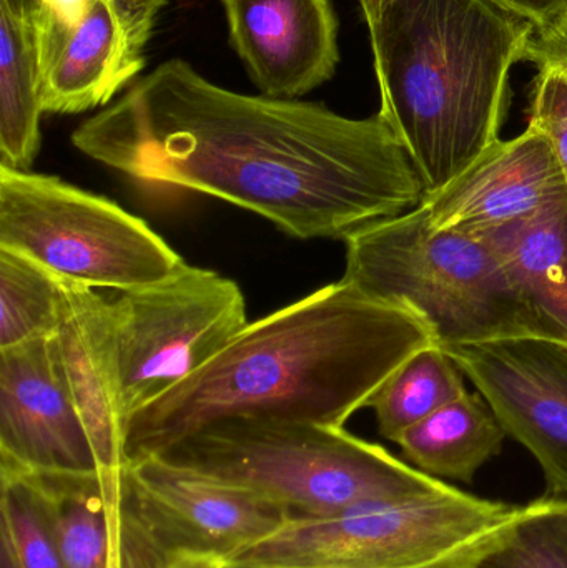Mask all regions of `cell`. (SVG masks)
<instances>
[{
  "label": "cell",
  "mask_w": 567,
  "mask_h": 568,
  "mask_svg": "<svg viewBox=\"0 0 567 568\" xmlns=\"http://www.w3.org/2000/svg\"><path fill=\"white\" fill-rule=\"evenodd\" d=\"M443 349L488 400L506 434L538 460L548 494L567 497V343L519 337Z\"/></svg>",
  "instance_id": "obj_10"
},
{
  "label": "cell",
  "mask_w": 567,
  "mask_h": 568,
  "mask_svg": "<svg viewBox=\"0 0 567 568\" xmlns=\"http://www.w3.org/2000/svg\"><path fill=\"white\" fill-rule=\"evenodd\" d=\"M566 190L551 142L528 125L522 135L499 140L422 205L435 229L486 233L528 219Z\"/></svg>",
  "instance_id": "obj_14"
},
{
  "label": "cell",
  "mask_w": 567,
  "mask_h": 568,
  "mask_svg": "<svg viewBox=\"0 0 567 568\" xmlns=\"http://www.w3.org/2000/svg\"><path fill=\"white\" fill-rule=\"evenodd\" d=\"M345 245L343 282L418 314L438 346L553 339L486 233L435 229L418 205Z\"/></svg>",
  "instance_id": "obj_5"
},
{
  "label": "cell",
  "mask_w": 567,
  "mask_h": 568,
  "mask_svg": "<svg viewBox=\"0 0 567 568\" xmlns=\"http://www.w3.org/2000/svg\"><path fill=\"white\" fill-rule=\"evenodd\" d=\"M495 2L531 20L536 30L548 29L567 17V0H495Z\"/></svg>",
  "instance_id": "obj_27"
},
{
  "label": "cell",
  "mask_w": 567,
  "mask_h": 568,
  "mask_svg": "<svg viewBox=\"0 0 567 568\" xmlns=\"http://www.w3.org/2000/svg\"><path fill=\"white\" fill-rule=\"evenodd\" d=\"M536 67H551L567 77V17L548 29L536 30L526 52Z\"/></svg>",
  "instance_id": "obj_26"
},
{
  "label": "cell",
  "mask_w": 567,
  "mask_h": 568,
  "mask_svg": "<svg viewBox=\"0 0 567 568\" xmlns=\"http://www.w3.org/2000/svg\"><path fill=\"white\" fill-rule=\"evenodd\" d=\"M169 0H90L69 23L39 0L33 7L43 113L110 105L145 67V47Z\"/></svg>",
  "instance_id": "obj_9"
},
{
  "label": "cell",
  "mask_w": 567,
  "mask_h": 568,
  "mask_svg": "<svg viewBox=\"0 0 567 568\" xmlns=\"http://www.w3.org/2000/svg\"><path fill=\"white\" fill-rule=\"evenodd\" d=\"M486 235L553 339L567 343V190L528 219Z\"/></svg>",
  "instance_id": "obj_17"
},
{
  "label": "cell",
  "mask_w": 567,
  "mask_h": 568,
  "mask_svg": "<svg viewBox=\"0 0 567 568\" xmlns=\"http://www.w3.org/2000/svg\"><path fill=\"white\" fill-rule=\"evenodd\" d=\"M52 341L100 469H125L126 414L120 389L112 301L95 290L62 280L60 320Z\"/></svg>",
  "instance_id": "obj_15"
},
{
  "label": "cell",
  "mask_w": 567,
  "mask_h": 568,
  "mask_svg": "<svg viewBox=\"0 0 567 568\" xmlns=\"http://www.w3.org/2000/svg\"><path fill=\"white\" fill-rule=\"evenodd\" d=\"M512 506L462 493L292 519L229 557L246 568H426L499 523Z\"/></svg>",
  "instance_id": "obj_7"
},
{
  "label": "cell",
  "mask_w": 567,
  "mask_h": 568,
  "mask_svg": "<svg viewBox=\"0 0 567 568\" xmlns=\"http://www.w3.org/2000/svg\"><path fill=\"white\" fill-rule=\"evenodd\" d=\"M426 568H567V497L513 507L496 526Z\"/></svg>",
  "instance_id": "obj_20"
},
{
  "label": "cell",
  "mask_w": 567,
  "mask_h": 568,
  "mask_svg": "<svg viewBox=\"0 0 567 568\" xmlns=\"http://www.w3.org/2000/svg\"><path fill=\"white\" fill-rule=\"evenodd\" d=\"M79 152L132 182L229 202L298 240L345 243L422 205L425 186L379 113L246 95L170 59L77 126Z\"/></svg>",
  "instance_id": "obj_1"
},
{
  "label": "cell",
  "mask_w": 567,
  "mask_h": 568,
  "mask_svg": "<svg viewBox=\"0 0 567 568\" xmlns=\"http://www.w3.org/2000/svg\"><path fill=\"white\" fill-rule=\"evenodd\" d=\"M62 280L32 260L0 248V349L53 336Z\"/></svg>",
  "instance_id": "obj_22"
},
{
  "label": "cell",
  "mask_w": 567,
  "mask_h": 568,
  "mask_svg": "<svg viewBox=\"0 0 567 568\" xmlns=\"http://www.w3.org/2000/svg\"><path fill=\"white\" fill-rule=\"evenodd\" d=\"M506 434L482 393H466L402 434L396 444L416 469L436 479L472 483L503 449Z\"/></svg>",
  "instance_id": "obj_19"
},
{
  "label": "cell",
  "mask_w": 567,
  "mask_h": 568,
  "mask_svg": "<svg viewBox=\"0 0 567 568\" xmlns=\"http://www.w3.org/2000/svg\"><path fill=\"white\" fill-rule=\"evenodd\" d=\"M39 2L65 22L77 23L85 16L90 0H39Z\"/></svg>",
  "instance_id": "obj_28"
},
{
  "label": "cell",
  "mask_w": 567,
  "mask_h": 568,
  "mask_svg": "<svg viewBox=\"0 0 567 568\" xmlns=\"http://www.w3.org/2000/svg\"><path fill=\"white\" fill-rule=\"evenodd\" d=\"M0 469L99 473L52 336L0 349Z\"/></svg>",
  "instance_id": "obj_12"
},
{
  "label": "cell",
  "mask_w": 567,
  "mask_h": 568,
  "mask_svg": "<svg viewBox=\"0 0 567 568\" xmlns=\"http://www.w3.org/2000/svg\"><path fill=\"white\" fill-rule=\"evenodd\" d=\"M122 470L102 469L93 474L13 470L32 486L63 567L107 568L112 496Z\"/></svg>",
  "instance_id": "obj_18"
},
{
  "label": "cell",
  "mask_w": 567,
  "mask_h": 568,
  "mask_svg": "<svg viewBox=\"0 0 567 568\" xmlns=\"http://www.w3.org/2000/svg\"><path fill=\"white\" fill-rule=\"evenodd\" d=\"M0 248L57 278L123 291L152 286L189 263L149 223L57 176L0 166Z\"/></svg>",
  "instance_id": "obj_6"
},
{
  "label": "cell",
  "mask_w": 567,
  "mask_h": 568,
  "mask_svg": "<svg viewBox=\"0 0 567 568\" xmlns=\"http://www.w3.org/2000/svg\"><path fill=\"white\" fill-rule=\"evenodd\" d=\"M120 568H246L233 566L225 557L190 552L160 540L140 519L120 484Z\"/></svg>",
  "instance_id": "obj_24"
},
{
  "label": "cell",
  "mask_w": 567,
  "mask_h": 568,
  "mask_svg": "<svg viewBox=\"0 0 567 568\" xmlns=\"http://www.w3.org/2000/svg\"><path fill=\"white\" fill-rule=\"evenodd\" d=\"M156 457L283 507L293 519L429 499L456 489L345 427L322 424L220 420Z\"/></svg>",
  "instance_id": "obj_4"
},
{
  "label": "cell",
  "mask_w": 567,
  "mask_h": 568,
  "mask_svg": "<svg viewBox=\"0 0 567 568\" xmlns=\"http://www.w3.org/2000/svg\"><path fill=\"white\" fill-rule=\"evenodd\" d=\"M425 320L353 284L315 293L250 323L203 369L126 423V459L156 456L230 419L345 427L406 359L435 346Z\"/></svg>",
  "instance_id": "obj_2"
},
{
  "label": "cell",
  "mask_w": 567,
  "mask_h": 568,
  "mask_svg": "<svg viewBox=\"0 0 567 568\" xmlns=\"http://www.w3.org/2000/svg\"><path fill=\"white\" fill-rule=\"evenodd\" d=\"M465 377L438 344L413 354L368 403L379 434L396 444L406 430L468 393Z\"/></svg>",
  "instance_id": "obj_21"
},
{
  "label": "cell",
  "mask_w": 567,
  "mask_h": 568,
  "mask_svg": "<svg viewBox=\"0 0 567 568\" xmlns=\"http://www.w3.org/2000/svg\"><path fill=\"white\" fill-rule=\"evenodd\" d=\"M36 2L0 0V166L12 170H30L42 142Z\"/></svg>",
  "instance_id": "obj_16"
},
{
  "label": "cell",
  "mask_w": 567,
  "mask_h": 568,
  "mask_svg": "<svg viewBox=\"0 0 567 568\" xmlns=\"http://www.w3.org/2000/svg\"><path fill=\"white\" fill-rule=\"evenodd\" d=\"M122 490L160 540L225 559L269 539L293 519L283 507L156 456L130 460Z\"/></svg>",
  "instance_id": "obj_11"
},
{
  "label": "cell",
  "mask_w": 567,
  "mask_h": 568,
  "mask_svg": "<svg viewBox=\"0 0 567 568\" xmlns=\"http://www.w3.org/2000/svg\"><path fill=\"white\" fill-rule=\"evenodd\" d=\"M112 314L126 423L203 369L250 324L239 283L190 265L166 282L123 291Z\"/></svg>",
  "instance_id": "obj_8"
},
{
  "label": "cell",
  "mask_w": 567,
  "mask_h": 568,
  "mask_svg": "<svg viewBox=\"0 0 567 568\" xmlns=\"http://www.w3.org/2000/svg\"><path fill=\"white\" fill-rule=\"evenodd\" d=\"M229 40L262 95L300 99L340 63L332 0H220Z\"/></svg>",
  "instance_id": "obj_13"
},
{
  "label": "cell",
  "mask_w": 567,
  "mask_h": 568,
  "mask_svg": "<svg viewBox=\"0 0 567 568\" xmlns=\"http://www.w3.org/2000/svg\"><path fill=\"white\" fill-rule=\"evenodd\" d=\"M0 550L19 568H65L26 477L0 469Z\"/></svg>",
  "instance_id": "obj_23"
},
{
  "label": "cell",
  "mask_w": 567,
  "mask_h": 568,
  "mask_svg": "<svg viewBox=\"0 0 567 568\" xmlns=\"http://www.w3.org/2000/svg\"><path fill=\"white\" fill-rule=\"evenodd\" d=\"M368 27L382 106L425 196L502 140L509 72L536 32L495 0H356Z\"/></svg>",
  "instance_id": "obj_3"
},
{
  "label": "cell",
  "mask_w": 567,
  "mask_h": 568,
  "mask_svg": "<svg viewBox=\"0 0 567 568\" xmlns=\"http://www.w3.org/2000/svg\"><path fill=\"white\" fill-rule=\"evenodd\" d=\"M529 125L541 130L558 156L567 185V77L539 67L529 100Z\"/></svg>",
  "instance_id": "obj_25"
}]
</instances>
